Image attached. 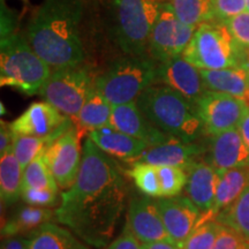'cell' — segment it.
I'll return each instance as SVG.
<instances>
[{
	"label": "cell",
	"mask_w": 249,
	"mask_h": 249,
	"mask_svg": "<svg viewBox=\"0 0 249 249\" xmlns=\"http://www.w3.org/2000/svg\"><path fill=\"white\" fill-rule=\"evenodd\" d=\"M55 222L90 247H107L126 208L128 185L116 160L87 138L75 183L65 191Z\"/></svg>",
	"instance_id": "1"
},
{
	"label": "cell",
	"mask_w": 249,
	"mask_h": 249,
	"mask_svg": "<svg viewBox=\"0 0 249 249\" xmlns=\"http://www.w3.org/2000/svg\"><path fill=\"white\" fill-rule=\"evenodd\" d=\"M82 12L80 0H44L35 12L27 39L49 66H74L85 60L80 35Z\"/></svg>",
	"instance_id": "2"
},
{
	"label": "cell",
	"mask_w": 249,
	"mask_h": 249,
	"mask_svg": "<svg viewBox=\"0 0 249 249\" xmlns=\"http://www.w3.org/2000/svg\"><path fill=\"white\" fill-rule=\"evenodd\" d=\"M136 104L145 118L171 138L194 142L204 133L196 104L165 85H152Z\"/></svg>",
	"instance_id": "3"
},
{
	"label": "cell",
	"mask_w": 249,
	"mask_h": 249,
	"mask_svg": "<svg viewBox=\"0 0 249 249\" xmlns=\"http://www.w3.org/2000/svg\"><path fill=\"white\" fill-rule=\"evenodd\" d=\"M51 75L46 62L34 51L27 37L9 34L0 42V85L33 96Z\"/></svg>",
	"instance_id": "4"
},
{
	"label": "cell",
	"mask_w": 249,
	"mask_h": 249,
	"mask_svg": "<svg viewBox=\"0 0 249 249\" xmlns=\"http://www.w3.org/2000/svg\"><path fill=\"white\" fill-rule=\"evenodd\" d=\"M158 64L148 54L120 58L96 79V89L112 107L138 101L145 89L157 82Z\"/></svg>",
	"instance_id": "5"
},
{
	"label": "cell",
	"mask_w": 249,
	"mask_h": 249,
	"mask_svg": "<svg viewBox=\"0 0 249 249\" xmlns=\"http://www.w3.org/2000/svg\"><path fill=\"white\" fill-rule=\"evenodd\" d=\"M181 57L201 71L245 67L241 64V46L225 23L214 20L196 28Z\"/></svg>",
	"instance_id": "6"
},
{
	"label": "cell",
	"mask_w": 249,
	"mask_h": 249,
	"mask_svg": "<svg viewBox=\"0 0 249 249\" xmlns=\"http://www.w3.org/2000/svg\"><path fill=\"white\" fill-rule=\"evenodd\" d=\"M165 0H113L114 34L126 54H147L149 36Z\"/></svg>",
	"instance_id": "7"
},
{
	"label": "cell",
	"mask_w": 249,
	"mask_h": 249,
	"mask_svg": "<svg viewBox=\"0 0 249 249\" xmlns=\"http://www.w3.org/2000/svg\"><path fill=\"white\" fill-rule=\"evenodd\" d=\"M95 89L96 79L80 64L55 68L38 95L74 121Z\"/></svg>",
	"instance_id": "8"
},
{
	"label": "cell",
	"mask_w": 249,
	"mask_h": 249,
	"mask_svg": "<svg viewBox=\"0 0 249 249\" xmlns=\"http://www.w3.org/2000/svg\"><path fill=\"white\" fill-rule=\"evenodd\" d=\"M195 30V27L182 23L169 2L164 1L149 36L147 54L157 62L180 57L194 36Z\"/></svg>",
	"instance_id": "9"
},
{
	"label": "cell",
	"mask_w": 249,
	"mask_h": 249,
	"mask_svg": "<svg viewBox=\"0 0 249 249\" xmlns=\"http://www.w3.org/2000/svg\"><path fill=\"white\" fill-rule=\"evenodd\" d=\"M248 107L244 98L209 90L196 103L204 133L210 136L238 128Z\"/></svg>",
	"instance_id": "10"
},
{
	"label": "cell",
	"mask_w": 249,
	"mask_h": 249,
	"mask_svg": "<svg viewBox=\"0 0 249 249\" xmlns=\"http://www.w3.org/2000/svg\"><path fill=\"white\" fill-rule=\"evenodd\" d=\"M9 126L15 135L36 136L53 142L71 129L74 123L50 103L36 102L12 121Z\"/></svg>",
	"instance_id": "11"
},
{
	"label": "cell",
	"mask_w": 249,
	"mask_h": 249,
	"mask_svg": "<svg viewBox=\"0 0 249 249\" xmlns=\"http://www.w3.org/2000/svg\"><path fill=\"white\" fill-rule=\"evenodd\" d=\"M80 139L76 127L73 126L55 139L44 152L46 164L60 189L71 188L79 176L82 161Z\"/></svg>",
	"instance_id": "12"
},
{
	"label": "cell",
	"mask_w": 249,
	"mask_h": 249,
	"mask_svg": "<svg viewBox=\"0 0 249 249\" xmlns=\"http://www.w3.org/2000/svg\"><path fill=\"white\" fill-rule=\"evenodd\" d=\"M167 234L183 249L195 229L200 225L203 213L187 196L160 197L155 200Z\"/></svg>",
	"instance_id": "13"
},
{
	"label": "cell",
	"mask_w": 249,
	"mask_h": 249,
	"mask_svg": "<svg viewBox=\"0 0 249 249\" xmlns=\"http://www.w3.org/2000/svg\"><path fill=\"white\" fill-rule=\"evenodd\" d=\"M141 244L171 240L152 197L133 194L128 202L126 225Z\"/></svg>",
	"instance_id": "14"
},
{
	"label": "cell",
	"mask_w": 249,
	"mask_h": 249,
	"mask_svg": "<svg viewBox=\"0 0 249 249\" xmlns=\"http://www.w3.org/2000/svg\"><path fill=\"white\" fill-rule=\"evenodd\" d=\"M157 81L180 92L194 104L208 91L202 79L201 70L185 60L181 55L158 62Z\"/></svg>",
	"instance_id": "15"
},
{
	"label": "cell",
	"mask_w": 249,
	"mask_h": 249,
	"mask_svg": "<svg viewBox=\"0 0 249 249\" xmlns=\"http://www.w3.org/2000/svg\"><path fill=\"white\" fill-rule=\"evenodd\" d=\"M110 126L119 132L141 140L149 147L161 144L173 139L152 124L140 110L136 102L113 107Z\"/></svg>",
	"instance_id": "16"
},
{
	"label": "cell",
	"mask_w": 249,
	"mask_h": 249,
	"mask_svg": "<svg viewBox=\"0 0 249 249\" xmlns=\"http://www.w3.org/2000/svg\"><path fill=\"white\" fill-rule=\"evenodd\" d=\"M205 161L217 172L249 167V149L239 129L233 128L211 136L209 155Z\"/></svg>",
	"instance_id": "17"
},
{
	"label": "cell",
	"mask_w": 249,
	"mask_h": 249,
	"mask_svg": "<svg viewBox=\"0 0 249 249\" xmlns=\"http://www.w3.org/2000/svg\"><path fill=\"white\" fill-rule=\"evenodd\" d=\"M186 173L185 192L187 197L202 213L213 210L219 182V172L205 160H197L186 170Z\"/></svg>",
	"instance_id": "18"
},
{
	"label": "cell",
	"mask_w": 249,
	"mask_h": 249,
	"mask_svg": "<svg viewBox=\"0 0 249 249\" xmlns=\"http://www.w3.org/2000/svg\"><path fill=\"white\" fill-rule=\"evenodd\" d=\"M203 154V148L195 142H185L177 139H171L161 144L149 147L138 158V161L148 163L156 166H177L183 170L200 158Z\"/></svg>",
	"instance_id": "19"
},
{
	"label": "cell",
	"mask_w": 249,
	"mask_h": 249,
	"mask_svg": "<svg viewBox=\"0 0 249 249\" xmlns=\"http://www.w3.org/2000/svg\"><path fill=\"white\" fill-rule=\"evenodd\" d=\"M88 138L112 158H117L129 164L135 163L140 156L149 148L145 142L119 132L111 126L90 132Z\"/></svg>",
	"instance_id": "20"
},
{
	"label": "cell",
	"mask_w": 249,
	"mask_h": 249,
	"mask_svg": "<svg viewBox=\"0 0 249 249\" xmlns=\"http://www.w3.org/2000/svg\"><path fill=\"white\" fill-rule=\"evenodd\" d=\"M204 86L209 91H216L246 98L249 91V71L245 67L201 71Z\"/></svg>",
	"instance_id": "21"
},
{
	"label": "cell",
	"mask_w": 249,
	"mask_h": 249,
	"mask_svg": "<svg viewBox=\"0 0 249 249\" xmlns=\"http://www.w3.org/2000/svg\"><path fill=\"white\" fill-rule=\"evenodd\" d=\"M55 220V211L49 208L23 205L18 208L13 216L6 220L1 227L2 239L34 233L46 223Z\"/></svg>",
	"instance_id": "22"
},
{
	"label": "cell",
	"mask_w": 249,
	"mask_h": 249,
	"mask_svg": "<svg viewBox=\"0 0 249 249\" xmlns=\"http://www.w3.org/2000/svg\"><path fill=\"white\" fill-rule=\"evenodd\" d=\"M30 249H91L67 227L46 223L30 234Z\"/></svg>",
	"instance_id": "23"
},
{
	"label": "cell",
	"mask_w": 249,
	"mask_h": 249,
	"mask_svg": "<svg viewBox=\"0 0 249 249\" xmlns=\"http://www.w3.org/2000/svg\"><path fill=\"white\" fill-rule=\"evenodd\" d=\"M112 108L111 103L95 89L73 121L81 138L87 132L90 133L110 126Z\"/></svg>",
	"instance_id": "24"
},
{
	"label": "cell",
	"mask_w": 249,
	"mask_h": 249,
	"mask_svg": "<svg viewBox=\"0 0 249 249\" xmlns=\"http://www.w3.org/2000/svg\"><path fill=\"white\" fill-rule=\"evenodd\" d=\"M249 186V167H238L219 172L216 198L211 213L214 218L236 201Z\"/></svg>",
	"instance_id": "25"
},
{
	"label": "cell",
	"mask_w": 249,
	"mask_h": 249,
	"mask_svg": "<svg viewBox=\"0 0 249 249\" xmlns=\"http://www.w3.org/2000/svg\"><path fill=\"white\" fill-rule=\"evenodd\" d=\"M22 181L23 170L11 149L0 157V198L2 204L9 207L17 203L22 193Z\"/></svg>",
	"instance_id": "26"
},
{
	"label": "cell",
	"mask_w": 249,
	"mask_h": 249,
	"mask_svg": "<svg viewBox=\"0 0 249 249\" xmlns=\"http://www.w3.org/2000/svg\"><path fill=\"white\" fill-rule=\"evenodd\" d=\"M176 17L187 26L197 28L216 18L211 0H165Z\"/></svg>",
	"instance_id": "27"
},
{
	"label": "cell",
	"mask_w": 249,
	"mask_h": 249,
	"mask_svg": "<svg viewBox=\"0 0 249 249\" xmlns=\"http://www.w3.org/2000/svg\"><path fill=\"white\" fill-rule=\"evenodd\" d=\"M223 225L231 227L249 240V186L236 201L216 217Z\"/></svg>",
	"instance_id": "28"
},
{
	"label": "cell",
	"mask_w": 249,
	"mask_h": 249,
	"mask_svg": "<svg viewBox=\"0 0 249 249\" xmlns=\"http://www.w3.org/2000/svg\"><path fill=\"white\" fill-rule=\"evenodd\" d=\"M127 176L134 181L136 188L141 194L150 196L152 198L161 197V188L158 177V169L156 165L148 163L130 164V169L127 171Z\"/></svg>",
	"instance_id": "29"
},
{
	"label": "cell",
	"mask_w": 249,
	"mask_h": 249,
	"mask_svg": "<svg viewBox=\"0 0 249 249\" xmlns=\"http://www.w3.org/2000/svg\"><path fill=\"white\" fill-rule=\"evenodd\" d=\"M51 143L52 142L48 139L27 135H15L14 134L12 150H13L15 157L18 158L22 170H24L31 161L44 154Z\"/></svg>",
	"instance_id": "30"
},
{
	"label": "cell",
	"mask_w": 249,
	"mask_h": 249,
	"mask_svg": "<svg viewBox=\"0 0 249 249\" xmlns=\"http://www.w3.org/2000/svg\"><path fill=\"white\" fill-rule=\"evenodd\" d=\"M23 188H46L59 192L57 182L45 161L44 154L31 161L23 170Z\"/></svg>",
	"instance_id": "31"
},
{
	"label": "cell",
	"mask_w": 249,
	"mask_h": 249,
	"mask_svg": "<svg viewBox=\"0 0 249 249\" xmlns=\"http://www.w3.org/2000/svg\"><path fill=\"white\" fill-rule=\"evenodd\" d=\"M161 197H176L181 194L187 183V173L181 167L157 166Z\"/></svg>",
	"instance_id": "32"
},
{
	"label": "cell",
	"mask_w": 249,
	"mask_h": 249,
	"mask_svg": "<svg viewBox=\"0 0 249 249\" xmlns=\"http://www.w3.org/2000/svg\"><path fill=\"white\" fill-rule=\"evenodd\" d=\"M222 226L216 219L201 224L189 236L183 249H213Z\"/></svg>",
	"instance_id": "33"
},
{
	"label": "cell",
	"mask_w": 249,
	"mask_h": 249,
	"mask_svg": "<svg viewBox=\"0 0 249 249\" xmlns=\"http://www.w3.org/2000/svg\"><path fill=\"white\" fill-rule=\"evenodd\" d=\"M21 198L28 205L49 208V209L57 207L61 202V196L59 197L58 191L46 188H23L21 193Z\"/></svg>",
	"instance_id": "34"
},
{
	"label": "cell",
	"mask_w": 249,
	"mask_h": 249,
	"mask_svg": "<svg viewBox=\"0 0 249 249\" xmlns=\"http://www.w3.org/2000/svg\"><path fill=\"white\" fill-rule=\"evenodd\" d=\"M238 45L249 49V13L247 11L224 21Z\"/></svg>",
	"instance_id": "35"
},
{
	"label": "cell",
	"mask_w": 249,
	"mask_h": 249,
	"mask_svg": "<svg viewBox=\"0 0 249 249\" xmlns=\"http://www.w3.org/2000/svg\"><path fill=\"white\" fill-rule=\"evenodd\" d=\"M216 18L222 22L246 11V0H211Z\"/></svg>",
	"instance_id": "36"
},
{
	"label": "cell",
	"mask_w": 249,
	"mask_h": 249,
	"mask_svg": "<svg viewBox=\"0 0 249 249\" xmlns=\"http://www.w3.org/2000/svg\"><path fill=\"white\" fill-rule=\"evenodd\" d=\"M213 249H246V239L231 227L223 225Z\"/></svg>",
	"instance_id": "37"
},
{
	"label": "cell",
	"mask_w": 249,
	"mask_h": 249,
	"mask_svg": "<svg viewBox=\"0 0 249 249\" xmlns=\"http://www.w3.org/2000/svg\"><path fill=\"white\" fill-rule=\"evenodd\" d=\"M141 242L135 238V235L124 226V231L120 233L119 236H117L107 249H142Z\"/></svg>",
	"instance_id": "38"
},
{
	"label": "cell",
	"mask_w": 249,
	"mask_h": 249,
	"mask_svg": "<svg viewBox=\"0 0 249 249\" xmlns=\"http://www.w3.org/2000/svg\"><path fill=\"white\" fill-rule=\"evenodd\" d=\"M13 140L14 134L12 132L11 126L4 120H1L0 123V156L11 150L13 147Z\"/></svg>",
	"instance_id": "39"
},
{
	"label": "cell",
	"mask_w": 249,
	"mask_h": 249,
	"mask_svg": "<svg viewBox=\"0 0 249 249\" xmlns=\"http://www.w3.org/2000/svg\"><path fill=\"white\" fill-rule=\"evenodd\" d=\"M1 249H30V238L22 235L5 238L1 242Z\"/></svg>",
	"instance_id": "40"
},
{
	"label": "cell",
	"mask_w": 249,
	"mask_h": 249,
	"mask_svg": "<svg viewBox=\"0 0 249 249\" xmlns=\"http://www.w3.org/2000/svg\"><path fill=\"white\" fill-rule=\"evenodd\" d=\"M142 249H181L172 240H160L155 242H147L141 245Z\"/></svg>",
	"instance_id": "41"
},
{
	"label": "cell",
	"mask_w": 249,
	"mask_h": 249,
	"mask_svg": "<svg viewBox=\"0 0 249 249\" xmlns=\"http://www.w3.org/2000/svg\"><path fill=\"white\" fill-rule=\"evenodd\" d=\"M238 129L241 134L242 140H244L246 145H247V148L249 149V107H247V110H246L240 124H239Z\"/></svg>",
	"instance_id": "42"
},
{
	"label": "cell",
	"mask_w": 249,
	"mask_h": 249,
	"mask_svg": "<svg viewBox=\"0 0 249 249\" xmlns=\"http://www.w3.org/2000/svg\"><path fill=\"white\" fill-rule=\"evenodd\" d=\"M246 11L249 13V0H246Z\"/></svg>",
	"instance_id": "43"
},
{
	"label": "cell",
	"mask_w": 249,
	"mask_h": 249,
	"mask_svg": "<svg viewBox=\"0 0 249 249\" xmlns=\"http://www.w3.org/2000/svg\"><path fill=\"white\" fill-rule=\"evenodd\" d=\"M246 249H249V240H246Z\"/></svg>",
	"instance_id": "44"
},
{
	"label": "cell",
	"mask_w": 249,
	"mask_h": 249,
	"mask_svg": "<svg viewBox=\"0 0 249 249\" xmlns=\"http://www.w3.org/2000/svg\"><path fill=\"white\" fill-rule=\"evenodd\" d=\"M246 101H247V102H249V91L247 92V95H246Z\"/></svg>",
	"instance_id": "45"
},
{
	"label": "cell",
	"mask_w": 249,
	"mask_h": 249,
	"mask_svg": "<svg viewBox=\"0 0 249 249\" xmlns=\"http://www.w3.org/2000/svg\"><path fill=\"white\" fill-rule=\"evenodd\" d=\"M248 71H249V68H248Z\"/></svg>",
	"instance_id": "46"
}]
</instances>
